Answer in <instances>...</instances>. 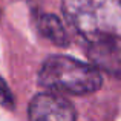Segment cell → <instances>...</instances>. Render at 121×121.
Returning a JSON list of instances; mask_svg holds the SVG:
<instances>
[{
  "label": "cell",
  "instance_id": "obj_1",
  "mask_svg": "<svg viewBox=\"0 0 121 121\" xmlns=\"http://www.w3.org/2000/svg\"><path fill=\"white\" fill-rule=\"evenodd\" d=\"M61 11L89 43L121 40V0H61Z\"/></svg>",
  "mask_w": 121,
  "mask_h": 121
},
{
  "label": "cell",
  "instance_id": "obj_2",
  "mask_svg": "<svg viewBox=\"0 0 121 121\" xmlns=\"http://www.w3.org/2000/svg\"><path fill=\"white\" fill-rule=\"evenodd\" d=\"M40 86L54 92L87 95L101 87V72L92 63H84L66 55H51L39 72Z\"/></svg>",
  "mask_w": 121,
  "mask_h": 121
},
{
  "label": "cell",
  "instance_id": "obj_3",
  "mask_svg": "<svg viewBox=\"0 0 121 121\" xmlns=\"http://www.w3.org/2000/svg\"><path fill=\"white\" fill-rule=\"evenodd\" d=\"M32 121H72L77 118L71 101L55 92H43L32 98L28 109Z\"/></svg>",
  "mask_w": 121,
  "mask_h": 121
},
{
  "label": "cell",
  "instance_id": "obj_4",
  "mask_svg": "<svg viewBox=\"0 0 121 121\" xmlns=\"http://www.w3.org/2000/svg\"><path fill=\"white\" fill-rule=\"evenodd\" d=\"M87 55L100 71L121 78V40L89 43Z\"/></svg>",
  "mask_w": 121,
  "mask_h": 121
},
{
  "label": "cell",
  "instance_id": "obj_5",
  "mask_svg": "<svg viewBox=\"0 0 121 121\" xmlns=\"http://www.w3.org/2000/svg\"><path fill=\"white\" fill-rule=\"evenodd\" d=\"M37 28L40 34L46 37L49 41L58 46H68L69 44V37L63 26L61 20L54 14H41L37 20Z\"/></svg>",
  "mask_w": 121,
  "mask_h": 121
},
{
  "label": "cell",
  "instance_id": "obj_6",
  "mask_svg": "<svg viewBox=\"0 0 121 121\" xmlns=\"http://www.w3.org/2000/svg\"><path fill=\"white\" fill-rule=\"evenodd\" d=\"M0 104L5 106L6 109H14V97L9 87L6 86L5 80L0 77Z\"/></svg>",
  "mask_w": 121,
  "mask_h": 121
},
{
  "label": "cell",
  "instance_id": "obj_7",
  "mask_svg": "<svg viewBox=\"0 0 121 121\" xmlns=\"http://www.w3.org/2000/svg\"><path fill=\"white\" fill-rule=\"evenodd\" d=\"M0 15H2V11H0Z\"/></svg>",
  "mask_w": 121,
  "mask_h": 121
}]
</instances>
